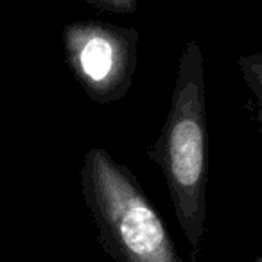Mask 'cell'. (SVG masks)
<instances>
[{"instance_id":"5","label":"cell","mask_w":262,"mask_h":262,"mask_svg":"<svg viewBox=\"0 0 262 262\" xmlns=\"http://www.w3.org/2000/svg\"><path fill=\"white\" fill-rule=\"evenodd\" d=\"M84 2L106 13H119V15H129L139 8V0H84Z\"/></svg>"},{"instance_id":"4","label":"cell","mask_w":262,"mask_h":262,"mask_svg":"<svg viewBox=\"0 0 262 262\" xmlns=\"http://www.w3.org/2000/svg\"><path fill=\"white\" fill-rule=\"evenodd\" d=\"M237 67H239L241 74H243L246 86L250 88L255 101H257V122L262 140V52L241 56L237 59Z\"/></svg>"},{"instance_id":"1","label":"cell","mask_w":262,"mask_h":262,"mask_svg":"<svg viewBox=\"0 0 262 262\" xmlns=\"http://www.w3.org/2000/svg\"><path fill=\"white\" fill-rule=\"evenodd\" d=\"M160 167L174 215L198 262L207 223V90L203 52L196 40L183 47L160 137L147 149Z\"/></svg>"},{"instance_id":"2","label":"cell","mask_w":262,"mask_h":262,"mask_svg":"<svg viewBox=\"0 0 262 262\" xmlns=\"http://www.w3.org/2000/svg\"><path fill=\"white\" fill-rule=\"evenodd\" d=\"M81 190L99 244L115 262H182L144 187L106 149L92 147L84 155Z\"/></svg>"},{"instance_id":"3","label":"cell","mask_w":262,"mask_h":262,"mask_svg":"<svg viewBox=\"0 0 262 262\" xmlns=\"http://www.w3.org/2000/svg\"><path fill=\"white\" fill-rule=\"evenodd\" d=\"M140 34L135 27L81 20L65 26L63 49L72 76L97 104L126 97L137 67Z\"/></svg>"},{"instance_id":"6","label":"cell","mask_w":262,"mask_h":262,"mask_svg":"<svg viewBox=\"0 0 262 262\" xmlns=\"http://www.w3.org/2000/svg\"><path fill=\"white\" fill-rule=\"evenodd\" d=\"M253 262H262V253H260V255H258V257H257V258H255V260H253Z\"/></svg>"}]
</instances>
